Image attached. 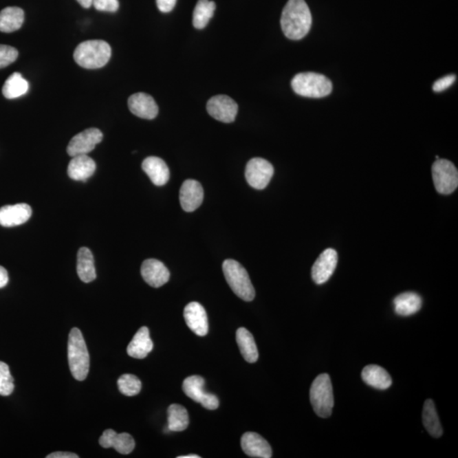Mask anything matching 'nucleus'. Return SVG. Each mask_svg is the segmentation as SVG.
<instances>
[{"label": "nucleus", "mask_w": 458, "mask_h": 458, "mask_svg": "<svg viewBox=\"0 0 458 458\" xmlns=\"http://www.w3.org/2000/svg\"><path fill=\"white\" fill-rule=\"evenodd\" d=\"M14 384L9 366L0 362V395L8 396L12 394Z\"/></svg>", "instance_id": "obj_33"}, {"label": "nucleus", "mask_w": 458, "mask_h": 458, "mask_svg": "<svg viewBox=\"0 0 458 458\" xmlns=\"http://www.w3.org/2000/svg\"><path fill=\"white\" fill-rule=\"evenodd\" d=\"M188 328L199 336H205L209 330L208 318L205 308L198 303L188 304L184 312Z\"/></svg>", "instance_id": "obj_14"}, {"label": "nucleus", "mask_w": 458, "mask_h": 458, "mask_svg": "<svg viewBox=\"0 0 458 458\" xmlns=\"http://www.w3.org/2000/svg\"><path fill=\"white\" fill-rule=\"evenodd\" d=\"M176 3L177 0H156V5H157L160 12L163 13L172 12Z\"/></svg>", "instance_id": "obj_37"}, {"label": "nucleus", "mask_w": 458, "mask_h": 458, "mask_svg": "<svg viewBox=\"0 0 458 458\" xmlns=\"http://www.w3.org/2000/svg\"><path fill=\"white\" fill-rule=\"evenodd\" d=\"M338 254L334 249L323 252L312 268V277L317 285L326 283L333 275L337 267Z\"/></svg>", "instance_id": "obj_12"}, {"label": "nucleus", "mask_w": 458, "mask_h": 458, "mask_svg": "<svg viewBox=\"0 0 458 458\" xmlns=\"http://www.w3.org/2000/svg\"><path fill=\"white\" fill-rule=\"evenodd\" d=\"M68 362L74 379L85 380L89 372L90 358L85 338L78 328L72 329L69 334Z\"/></svg>", "instance_id": "obj_2"}, {"label": "nucleus", "mask_w": 458, "mask_h": 458, "mask_svg": "<svg viewBox=\"0 0 458 458\" xmlns=\"http://www.w3.org/2000/svg\"><path fill=\"white\" fill-rule=\"evenodd\" d=\"M396 314L406 317L417 314L422 307V299L419 294L406 292L399 294L394 300Z\"/></svg>", "instance_id": "obj_25"}, {"label": "nucleus", "mask_w": 458, "mask_h": 458, "mask_svg": "<svg viewBox=\"0 0 458 458\" xmlns=\"http://www.w3.org/2000/svg\"><path fill=\"white\" fill-rule=\"evenodd\" d=\"M236 340L246 361L250 363L256 362L259 358V353L252 333L245 328H239L236 332Z\"/></svg>", "instance_id": "obj_27"}, {"label": "nucleus", "mask_w": 458, "mask_h": 458, "mask_svg": "<svg viewBox=\"0 0 458 458\" xmlns=\"http://www.w3.org/2000/svg\"><path fill=\"white\" fill-rule=\"evenodd\" d=\"M32 212L28 204L3 206L0 208V225L6 228L19 226L30 219Z\"/></svg>", "instance_id": "obj_15"}, {"label": "nucleus", "mask_w": 458, "mask_h": 458, "mask_svg": "<svg viewBox=\"0 0 458 458\" xmlns=\"http://www.w3.org/2000/svg\"><path fill=\"white\" fill-rule=\"evenodd\" d=\"M292 87L298 96L323 98L332 92V82L327 76L315 72H301L294 76Z\"/></svg>", "instance_id": "obj_4"}, {"label": "nucleus", "mask_w": 458, "mask_h": 458, "mask_svg": "<svg viewBox=\"0 0 458 458\" xmlns=\"http://www.w3.org/2000/svg\"><path fill=\"white\" fill-rule=\"evenodd\" d=\"M310 400L314 412L318 417L327 419L331 416L334 401L332 383L329 374H320L316 378L311 386Z\"/></svg>", "instance_id": "obj_6"}, {"label": "nucleus", "mask_w": 458, "mask_h": 458, "mask_svg": "<svg viewBox=\"0 0 458 458\" xmlns=\"http://www.w3.org/2000/svg\"><path fill=\"white\" fill-rule=\"evenodd\" d=\"M455 81V75L452 74L443 76V78L438 79L437 81L434 83V85H433V90L437 93L442 92V91L450 88Z\"/></svg>", "instance_id": "obj_36"}, {"label": "nucleus", "mask_w": 458, "mask_h": 458, "mask_svg": "<svg viewBox=\"0 0 458 458\" xmlns=\"http://www.w3.org/2000/svg\"><path fill=\"white\" fill-rule=\"evenodd\" d=\"M9 282L8 272L5 268L0 266V289L3 288Z\"/></svg>", "instance_id": "obj_39"}, {"label": "nucleus", "mask_w": 458, "mask_h": 458, "mask_svg": "<svg viewBox=\"0 0 458 458\" xmlns=\"http://www.w3.org/2000/svg\"><path fill=\"white\" fill-rule=\"evenodd\" d=\"M118 384L120 392L127 396L136 395L141 391V381L133 374H123L119 378Z\"/></svg>", "instance_id": "obj_32"}, {"label": "nucleus", "mask_w": 458, "mask_h": 458, "mask_svg": "<svg viewBox=\"0 0 458 458\" xmlns=\"http://www.w3.org/2000/svg\"><path fill=\"white\" fill-rule=\"evenodd\" d=\"M204 387H205V380L198 375L188 377L183 383V391L188 397L201 403L206 409H217L219 406V400L215 395L206 393Z\"/></svg>", "instance_id": "obj_9"}, {"label": "nucleus", "mask_w": 458, "mask_h": 458, "mask_svg": "<svg viewBox=\"0 0 458 458\" xmlns=\"http://www.w3.org/2000/svg\"><path fill=\"white\" fill-rule=\"evenodd\" d=\"M362 377L367 384L379 390H386L392 384L390 374L378 365L365 367L362 370Z\"/></svg>", "instance_id": "obj_23"}, {"label": "nucleus", "mask_w": 458, "mask_h": 458, "mask_svg": "<svg viewBox=\"0 0 458 458\" xmlns=\"http://www.w3.org/2000/svg\"><path fill=\"white\" fill-rule=\"evenodd\" d=\"M207 111L217 121L224 123L235 122L238 114V105L227 96H217L207 102Z\"/></svg>", "instance_id": "obj_10"}, {"label": "nucleus", "mask_w": 458, "mask_h": 458, "mask_svg": "<svg viewBox=\"0 0 458 458\" xmlns=\"http://www.w3.org/2000/svg\"><path fill=\"white\" fill-rule=\"evenodd\" d=\"M129 110L133 115L140 118L152 120L158 115L157 104L150 94L137 93L129 99Z\"/></svg>", "instance_id": "obj_16"}, {"label": "nucleus", "mask_w": 458, "mask_h": 458, "mask_svg": "<svg viewBox=\"0 0 458 458\" xmlns=\"http://www.w3.org/2000/svg\"><path fill=\"white\" fill-rule=\"evenodd\" d=\"M18 57V50L12 46L0 45V69L8 67Z\"/></svg>", "instance_id": "obj_34"}, {"label": "nucleus", "mask_w": 458, "mask_h": 458, "mask_svg": "<svg viewBox=\"0 0 458 458\" xmlns=\"http://www.w3.org/2000/svg\"><path fill=\"white\" fill-rule=\"evenodd\" d=\"M241 447L243 452L250 457L271 458V446L257 433L247 432L241 438Z\"/></svg>", "instance_id": "obj_18"}, {"label": "nucleus", "mask_w": 458, "mask_h": 458, "mask_svg": "<svg viewBox=\"0 0 458 458\" xmlns=\"http://www.w3.org/2000/svg\"><path fill=\"white\" fill-rule=\"evenodd\" d=\"M102 140H103V133L100 129H86L72 138L67 151L72 157L79 155H87L94 151Z\"/></svg>", "instance_id": "obj_11"}, {"label": "nucleus", "mask_w": 458, "mask_h": 458, "mask_svg": "<svg viewBox=\"0 0 458 458\" xmlns=\"http://www.w3.org/2000/svg\"><path fill=\"white\" fill-rule=\"evenodd\" d=\"M281 28L287 38L303 39L310 31L312 17L305 0H289L283 10Z\"/></svg>", "instance_id": "obj_1"}, {"label": "nucleus", "mask_w": 458, "mask_h": 458, "mask_svg": "<svg viewBox=\"0 0 458 458\" xmlns=\"http://www.w3.org/2000/svg\"><path fill=\"white\" fill-rule=\"evenodd\" d=\"M141 275L149 285L160 288L169 281L170 272L164 264L158 260L144 261L141 267Z\"/></svg>", "instance_id": "obj_13"}, {"label": "nucleus", "mask_w": 458, "mask_h": 458, "mask_svg": "<svg viewBox=\"0 0 458 458\" xmlns=\"http://www.w3.org/2000/svg\"><path fill=\"white\" fill-rule=\"evenodd\" d=\"M153 347L154 345L151 339L150 331L147 327H142L127 347V352L131 358L144 359L153 350Z\"/></svg>", "instance_id": "obj_22"}, {"label": "nucleus", "mask_w": 458, "mask_h": 458, "mask_svg": "<svg viewBox=\"0 0 458 458\" xmlns=\"http://www.w3.org/2000/svg\"><path fill=\"white\" fill-rule=\"evenodd\" d=\"M96 170V164L92 158L87 155H79L71 160L67 173L72 179L85 182L94 175Z\"/></svg>", "instance_id": "obj_20"}, {"label": "nucleus", "mask_w": 458, "mask_h": 458, "mask_svg": "<svg viewBox=\"0 0 458 458\" xmlns=\"http://www.w3.org/2000/svg\"><path fill=\"white\" fill-rule=\"evenodd\" d=\"M223 270L228 285L236 296L246 301H253L256 293L246 268L238 261L228 259L224 261Z\"/></svg>", "instance_id": "obj_5"}, {"label": "nucleus", "mask_w": 458, "mask_h": 458, "mask_svg": "<svg viewBox=\"0 0 458 458\" xmlns=\"http://www.w3.org/2000/svg\"><path fill=\"white\" fill-rule=\"evenodd\" d=\"M83 8L89 9L93 6V0H76Z\"/></svg>", "instance_id": "obj_40"}, {"label": "nucleus", "mask_w": 458, "mask_h": 458, "mask_svg": "<svg viewBox=\"0 0 458 458\" xmlns=\"http://www.w3.org/2000/svg\"><path fill=\"white\" fill-rule=\"evenodd\" d=\"M76 272H78L79 279L86 283L93 282L96 279L93 254L86 247H82L78 250Z\"/></svg>", "instance_id": "obj_24"}, {"label": "nucleus", "mask_w": 458, "mask_h": 458, "mask_svg": "<svg viewBox=\"0 0 458 458\" xmlns=\"http://www.w3.org/2000/svg\"><path fill=\"white\" fill-rule=\"evenodd\" d=\"M74 56L80 67L86 69L101 68L110 61L111 48L103 40H89L76 47Z\"/></svg>", "instance_id": "obj_3"}, {"label": "nucleus", "mask_w": 458, "mask_h": 458, "mask_svg": "<svg viewBox=\"0 0 458 458\" xmlns=\"http://www.w3.org/2000/svg\"><path fill=\"white\" fill-rule=\"evenodd\" d=\"M167 419H168V425L167 428L172 432H181L186 430L190 424V417H188V411L184 406L173 404L167 410Z\"/></svg>", "instance_id": "obj_29"}, {"label": "nucleus", "mask_w": 458, "mask_h": 458, "mask_svg": "<svg viewBox=\"0 0 458 458\" xmlns=\"http://www.w3.org/2000/svg\"><path fill=\"white\" fill-rule=\"evenodd\" d=\"M142 169L156 186H163L170 178L168 166L162 159L150 156L142 163Z\"/></svg>", "instance_id": "obj_21"}, {"label": "nucleus", "mask_w": 458, "mask_h": 458, "mask_svg": "<svg viewBox=\"0 0 458 458\" xmlns=\"http://www.w3.org/2000/svg\"><path fill=\"white\" fill-rule=\"evenodd\" d=\"M94 8L99 12H116L119 9L118 0H93Z\"/></svg>", "instance_id": "obj_35"}, {"label": "nucleus", "mask_w": 458, "mask_h": 458, "mask_svg": "<svg viewBox=\"0 0 458 458\" xmlns=\"http://www.w3.org/2000/svg\"><path fill=\"white\" fill-rule=\"evenodd\" d=\"M29 83L19 72H14L6 80L2 92L6 99H17L28 93Z\"/></svg>", "instance_id": "obj_28"}, {"label": "nucleus", "mask_w": 458, "mask_h": 458, "mask_svg": "<svg viewBox=\"0 0 458 458\" xmlns=\"http://www.w3.org/2000/svg\"><path fill=\"white\" fill-rule=\"evenodd\" d=\"M432 177L434 185L439 194L450 195L458 186V172L452 162L445 159H437L432 166Z\"/></svg>", "instance_id": "obj_7"}, {"label": "nucleus", "mask_w": 458, "mask_h": 458, "mask_svg": "<svg viewBox=\"0 0 458 458\" xmlns=\"http://www.w3.org/2000/svg\"><path fill=\"white\" fill-rule=\"evenodd\" d=\"M216 10V3L209 0H199L193 14V25L196 29L205 28Z\"/></svg>", "instance_id": "obj_31"}, {"label": "nucleus", "mask_w": 458, "mask_h": 458, "mask_svg": "<svg viewBox=\"0 0 458 458\" xmlns=\"http://www.w3.org/2000/svg\"><path fill=\"white\" fill-rule=\"evenodd\" d=\"M24 19L23 10L19 7H7L0 12V32L9 34L19 30Z\"/></svg>", "instance_id": "obj_26"}, {"label": "nucleus", "mask_w": 458, "mask_h": 458, "mask_svg": "<svg viewBox=\"0 0 458 458\" xmlns=\"http://www.w3.org/2000/svg\"><path fill=\"white\" fill-rule=\"evenodd\" d=\"M100 445L104 448H113L116 452L127 455L133 452L135 447V441L131 435L127 433L118 434L113 430H107L100 438Z\"/></svg>", "instance_id": "obj_19"}, {"label": "nucleus", "mask_w": 458, "mask_h": 458, "mask_svg": "<svg viewBox=\"0 0 458 458\" xmlns=\"http://www.w3.org/2000/svg\"><path fill=\"white\" fill-rule=\"evenodd\" d=\"M423 423L425 428L435 438H439L443 434L441 424L432 400H427L424 405Z\"/></svg>", "instance_id": "obj_30"}, {"label": "nucleus", "mask_w": 458, "mask_h": 458, "mask_svg": "<svg viewBox=\"0 0 458 458\" xmlns=\"http://www.w3.org/2000/svg\"><path fill=\"white\" fill-rule=\"evenodd\" d=\"M201 457L196 455V454H191V455H187V456H180L177 457V458H199Z\"/></svg>", "instance_id": "obj_41"}, {"label": "nucleus", "mask_w": 458, "mask_h": 458, "mask_svg": "<svg viewBox=\"0 0 458 458\" xmlns=\"http://www.w3.org/2000/svg\"><path fill=\"white\" fill-rule=\"evenodd\" d=\"M274 166L267 160L253 158L247 163L246 178L248 184L257 190H264L274 176Z\"/></svg>", "instance_id": "obj_8"}, {"label": "nucleus", "mask_w": 458, "mask_h": 458, "mask_svg": "<svg viewBox=\"0 0 458 458\" xmlns=\"http://www.w3.org/2000/svg\"><path fill=\"white\" fill-rule=\"evenodd\" d=\"M179 199L182 208L185 212H194L203 201L204 190L201 184L195 180L185 181L180 188Z\"/></svg>", "instance_id": "obj_17"}, {"label": "nucleus", "mask_w": 458, "mask_h": 458, "mask_svg": "<svg viewBox=\"0 0 458 458\" xmlns=\"http://www.w3.org/2000/svg\"><path fill=\"white\" fill-rule=\"evenodd\" d=\"M47 458H78V455L72 452H57L50 454Z\"/></svg>", "instance_id": "obj_38"}]
</instances>
